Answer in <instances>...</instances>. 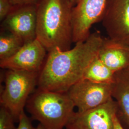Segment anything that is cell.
Listing matches in <instances>:
<instances>
[{
	"label": "cell",
	"mask_w": 129,
	"mask_h": 129,
	"mask_svg": "<svg viewBox=\"0 0 129 129\" xmlns=\"http://www.w3.org/2000/svg\"><path fill=\"white\" fill-rule=\"evenodd\" d=\"M104 38L99 32L67 50L57 48L48 55L39 72L38 88L67 93L83 78L88 66L98 56Z\"/></svg>",
	"instance_id": "1"
},
{
	"label": "cell",
	"mask_w": 129,
	"mask_h": 129,
	"mask_svg": "<svg viewBox=\"0 0 129 129\" xmlns=\"http://www.w3.org/2000/svg\"><path fill=\"white\" fill-rule=\"evenodd\" d=\"M37 37L47 52L67 50L73 41L72 8L68 0H38Z\"/></svg>",
	"instance_id": "2"
},
{
	"label": "cell",
	"mask_w": 129,
	"mask_h": 129,
	"mask_svg": "<svg viewBox=\"0 0 129 129\" xmlns=\"http://www.w3.org/2000/svg\"><path fill=\"white\" fill-rule=\"evenodd\" d=\"M25 107L31 119L45 129H63L75 107L67 93L38 88L29 97Z\"/></svg>",
	"instance_id": "3"
},
{
	"label": "cell",
	"mask_w": 129,
	"mask_h": 129,
	"mask_svg": "<svg viewBox=\"0 0 129 129\" xmlns=\"http://www.w3.org/2000/svg\"><path fill=\"white\" fill-rule=\"evenodd\" d=\"M5 87L1 93V106L14 116L15 121L24 111L28 100L38 84V72L7 69Z\"/></svg>",
	"instance_id": "4"
},
{
	"label": "cell",
	"mask_w": 129,
	"mask_h": 129,
	"mask_svg": "<svg viewBox=\"0 0 129 129\" xmlns=\"http://www.w3.org/2000/svg\"><path fill=\"white\" fill-rule=\"evenodd\" d=\"M112 84L95 83L82 79L67 93L78 112H84L105 104L111 99Z\"/></svg>",
	"instance_id": "5"
},
{
	"label": "cell",
	"mask_w": 129,
	"mask_h": 129,
	"mask_svg": "<svg viewBox=\"0 0 129 129\" xmlns=\"http://www.w3.org/2000/svg\"><path fill=\"white\" fill-rule=\"evenodd\" d=\"M108 0H79L72 8L73 41H85L92 25L102 21Z\"/></svg>",
	"instance_id": "6"
},
{
	"label": "cell",
	"mask_w": 129,
	"mask_h": 129,
	"mask_svg": "<svg viewBox=\"0 0 129 129\" xmlns=\"http://www.w3.org/2000/svg\"><path fill=\"white\" fill-rule=\"evenodd\" d=\"M102 22L109 38L129 47V0H108Z\"/></svg>",
	"instance_id": "7"
},
{
	"label": "cell",
	"mask_w": 129,
	"mask_h": 129,
	"mask_svg": "<svg viewBox=\"0 0 129 129\" xmlns=\"http://www.w3.org/2000/svg\"><path fill=\"white\" fill-rule=\"evenodd\" d=\"M117 106L112 98L109 101L91 110L73 113L66 129H113V118Z\"/></svg>",
	"instance_id": "8"
},
{
	"label": "cell",
	"mask_w": 129,
	"mask_h": 129,
	"mask_svg": "<svg viewBox=\"0 0 129 129\" xmlns=\"http://www.w3.org/2000/svg\"><path fill=\"white\" fill-rule=\"evenodd\" d=\"M37 22L36 4L14 5L3 26L25 43L36 38Z\"/></svg>",
	"instance_id": "9"
},
{
	"label": "cell",
	"mask_w": 129,
	"mask_h": 129,
	"mask_svg": "<svg viewBox=\"0 0 129 129\" xmlns=\"http://www.w3.org/2000/svg\"><path fill=\"white\" fill-rule=\"evenodd\" d=\"M46 52V48L36 38L24 43L11 57L0 60V67L4 69L39 73L44 64Z\"/></svg>",
	"instance_id": "10"
},
{
	"label": "cell",
	"mask_w": 129,
	"mask_h": 129,
	"mask_svg": "<svg viewBox=\"0 0 129 129\" xmlns=\"http://www.w3.org/2000/svg\"><path fill=\"white\" fill-rule=\"evenodd\" d=\"M111 96L116 103L118 119L125 129H129V67L115 72Z\"/></svg>",
	"instance_id": "11"
},
{
	"label": "cell",
	"mask_w": 129,
	"mask_h": 129,
	"mask_svg": "<svg viewBox=\"0 0 129 129\" xmlns=\"http://www.w3.org/2000/svg\"><path fill=\"white\" fill-rule=\"evenodd\" d=\"M98 57L115 72L129 67V47L110 38H104Z\"/></svg>",
	"instance_id": "12"
},
{
	"label": "cell",
	"mask_w": 129,
	"mask_h": 129,
	"mask_svg": "<svg viewBox=\"0 0 129 129\" xmlns=\"http://www.w3.org/2000/svg\"><path fill=\"white\" fill-rule=\"evenodd\" d=\"M115 73L103 63L98 56L88 66L82 79L95 83L111 84L113 82Z\"/></svg>",
	"instance_id": "13"
},
{
	"label": "cell",
	"mask_w": 129,
	"mask_h": 129,
	"mask_svg": "<svg viewBox=\"0 0 129 129\" xmlns=\"http://www.w3.org/2000/svg\"><path fill=\"white\" fill-rule=\"evenodd\" d=\"M24 42L16 36L10 33L0 37V60L11 57L24 45Z\"/></svg>",
	"instance_id": "14"
},
{
	"label": "cell",
	"mask_w": 129,
	"mask_h": 129,
	"mask_svg": "<svg viewBox=\"0 0 129 129\" xmlns=\"http://www.w3.org/2000/svg\"><path fill=\"white\" fill-rule=\"evenodd\" d=\"M14 116L5 107L0 108V129H17Z\"/></svg>",
	"instance_id": "15"
},
{
	"label": "cell",
	"mask_w": 129,
	"mask_h": 129,
	"mask_svg": "<svg viewBox=\"0 0 129 129\" xmlns=\"http://www.w3.org/2000/svg\"><path fill=\"white\" fill-rule=\"evenodd\" d=\"M32 120L23 111L19 117L17 129H36L33 125Z\"/></svg>",
	"instance_id": "16"
},
{
	"label": "cell",
	"mask_w": 129,
	"mask_h": 129,
	"mask_svg": "<svg viewBox=\"0 0 129 129\" xmlns=\"http://www.w3.org/2000/svg\"><path fill=\"white\" fill-rule=\"evenodd\" d=\"M13 5L10 0H0V20L3 21L9 14Z\"/></svg>",
	"instance_id": "17"
},
{
	"label": "cell",
	"mask_w": 129,
	"mask_h": 129,
	"mask_svg": "<svg viewBox=\"0 0 129 129\" xmlns=\"http://www.w3.org/2000/svg\"><path fill=\"white\" fill-rule=\"evenodd\" d=\"M38 0H10L13 5L36 4Z\"/></svg>",
	"instance_id": "18"
},
{
	"label": "cell",
	"mask_w": 129,
	"mask_h": 129,
	"mask_svg": "<svg viewBox=\"0 0 129 129\" xmlns=\"http://www.w3.org/2000/svg\"><path fill=\"white\" fill-rule=\"evenodd\" d=\"M113 129H125L122 125L120 124L119 120L118 119L116 115H115L113 118Z\"/></svg>",
	"instance_id": "19"
},
{
	"label": "cell",
	"mask_w": 129,
	"mask_h": 129,
	"mask_svg": "<svg viewBox=\"0 0 129 129\" xmlns=\"http://www.w3.org/2000/svg\"><path fill=\"white\" fill-rule=\"evenodd\" d=\"M79 0H68L69 4L73 7L78 3Z\"/></svg>",
	"instance_id": "20"
},
{
	"label": "cell",
	"mask_w": 129,
	"mask_h": 129,
	"mask_svg": "<svg viewBox=\"0 0 129 129\" xmlns=\"http://www.w3.org/2000/svg\"><path fill=\"white\" fill-rule=\"evenodd\" d=\"M36 129H45V128L40 123H39L37 127H36Z\"/></svg>",
	"instance_id": "21"
}]
</instances>
